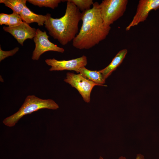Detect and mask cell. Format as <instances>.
<instances>
[{
    "instance_id": "obj_1",
    "label": "cell",
    "mask_w": 159,
    "mask_h": 159,
    "mask_svg": "<svg viewBox=\"0 0 159 159\" xmlns=\"http://www.w3.org/2000/svg\"><path fill=\"white\" fill-rule=\"evenodd\" d=\"M82 24L72 41L73 46L80 49H89L105 39L111 29L101 16L99 4L94 3L90 9L82 12Z\"/></svg>"
},
{
    "instance_id": "obj_9",
    "label": "cell",
    "mask_w": 159,
    "mask_h": 159,
    "mask_svg": "<svg viewBox=\"0 0 159 159\" xmlns=\"http://www.w3.org/2000/svg\"><path fill=\"white\" fill-rule=\"evenodd\" d=\"M3 28L4 31L12 35L22 46H23V43L26 39H34L36 35L37 30L24 22L17 26H4Z\"/></svg>"
},
{
    "instance_id": "obj_4",
    "label": "cell",
    "mask_w": 159,
    "mask_h": 159,
    "mask_svg": "<svg viewBox=\"0 0 159 159\" xmlns=\"http://www.w3.org/2000/svg\"><path fill=\"white\" fill-rule=\"evenodd\" d=\"M127 0H104L99 4L101 16L105 24L110 25L122 16L127 8Z\"/></svg>"
},
{
    "instance_id": "obj_17",
    "label": "cell",
    "mask_w": 159,
    "mask_h": 159,
    "mask_svg": "<svg viewBox=\"0 0 159 159\" xmlns=\"http://www.w3.org/2000/svg\"><path fill=\"white\" fill-rule=\"evenodd\" d=\"M19 50V48L16 47L14 49L8 51L3 50L0 47V62L9 56H12Z\"/></svg>"
},
{
    "instance_id": "obj_2",
    "label": "cell",
    "mask_w": 159,
    "mask_h": 159,
    "mask_svg": "<svg viewBox=\"0 0 159 159\" xmlns=\"http://www.w3.org/2000/svg\"><path fill=\"white\" fill-rule=\"evenodd\" d=\"M64 1H67V6L63 16L54 18L48 13L44 24L49 34L63 45L72 41L77 34L79 23L82 19V12L76 6L69 0Z\"/></svg>"
},
{
    "instance_id": "obj_14",
    "label": "cell",
    "mask_w": 159,
    "mask_h": 159,
    "mask_svg": "<svg viewBox=\"0 0 159 159\" xmlns=\"http://www.w3.org/2000/svg\"><path fill=\"white\" fill-rule=\"evenodd\" d=\"M62 0H28L27 1L39 7H45L54 9L57 7Z\"/></svg>"
},
{
    "instance_id": "obj_18",
    "label": "cell",
    "mask_w": 159,
    "mask_h": 159,
    "mask_svg": "<svg viewBox=\"0 0 159 159\" xmlns=\"http://www.w3.org/2000/svg\"><path fill=\"white\" fill-rule=\"evenodd\" d=\"M9 19V14L4 13L0 14V24L7 25Z\"/></svg>"
},
{
    "instance_id": "obj_7",
    "label": "cell",
    "mask_w": 159,
    "mask_h": 159,
    "mask_svg": "<svg viewBox=\"0 0 159 159\" xmlns=\"http://www.w3.org/2000/svg\"><path fill=\"white\" fill-rule=\"evenodd\" d=\"M46 63L51 67L50 71L73 70L79 73L80 69L85 67L87 64V57L83 55L75 59L69 60H57L54 58L47 59Z\"/></svg>"
},
{
    "instance_id": "obj_3",
    "label": "cell",
    "mask_w": 159,
    "mask_h": 159,
    "mask_svg": "<svg viewBox=\"0 0 159 159\" xmlns=\"http://www.w3.org/2000/svg\"><path fill=\"white\" fill-rule=\"evenodd\" d=\"M59 108L58 105L52 100L43 99L34 95L27 96L19 110L14 114L5 118L3 121L5 125L12 127L24 116L39 110L48 109L55 110Z\"/></svg>"
},
{
    "instance_id": "obj_16",
    "label": "cell",
    "mask_w": 159,
    "mask_h": 159,
    "mask_svg": "<svg viewBox=\"0 0 159 159\" xmlns=\"http://www.w3.org/2000/svg\"><path fill=\"white\" fill-rule=\"evenodd\" d=\"M9 20L7 26L10 27L17 26L23 22V21L19 14L13 12L9 14Z\"/></svg>"
},
{
    "instance_id": "obj_5",
    "label": "cell",
    "mask_w": 159,
    "mask_h": 159,
    "mask_svg": "<svg viewBox=\"0 0 159 159\" xmlns=\"http://www.w3.org/2000/svg\"><path fill=\"white\" fill-rule=\"evenodd\" d=\"M64 81L75 88L87 103L90 101V96L92 90L95 86H100L83 77L80 74H74L67 72Z\"/></svg>"
},
{
    "instance_id": "obj_6",
    "label": "cell",
    "mask_w": 159,
    "mask_h": 159,
    "mask_svg": "<svg viewBox=\"0 0 159 159\" xmlns=\"http://www.w3.org/2000/svg\"><path fill=\"white\" fill-rule=\"evenodd\" d=\"M49 37L45 31L43 32L39 28L37 29L36 35L33 39L35 46L32 57V60H38L41 55L47 51H53L61 53L64 52V49L63 48L51 42Z\"/></svg>"
},
{
    "instance_id": "obj_15",
    "label": "cell",
    "mask_w": 159,
    "mask_h": 159,
    "mask_svg": "<svg viewBox=\"0 0 159 159\" xmlns=\"http://www.w3.org/2000/svg\"><path fill=\"white\" fill-rule=\"evenodd\" d=\"M82 12L88 10L91 8L94 3L92 0H69Z\"/></svg>"
},
{
    "instance_id": "obj_12",
    "label": "cell",
    "mask_w": 159,
    "mask_h": 159,
    "mask_svg": "<svg viewBox=\"0 0 159 159\" xmlns=\"http://www.w3.org/2000/svg\"><path fill=\"white\" fill-rule=\"evenodd\" d=\"M79 73L87 79L100 86H107L103 85L105 82L106 79L99 70H91L83 67L80 69Z\"/></svg>"
},
{
    "instance_id": "obj_11",
    "label": "cell",
    "mask_w": 159,
    "mask_h": 159,
    "mask_svg": "<svg viewBox=\"0 0 159 159\" xmlns=\"http://www.w3.org/2000/svg\"><path fill=\"white\" fill-rule=\"evenodd\" d=\"M127 52L126 49L120 51L112 59L110 64L105 68L99 70L106 79L122 62Z\"/></svg>"
},
{
    "instance_id": "obj_10",
    "label": "cell",
    "mask_w": 159,
    "mask_h": 159,
    "mask_svg": "<svg viewBox=\"0 0 159 159\" xmlns=\"http://www.w3.org/2000/svg\"><path fill=\"white\" fill-rule=\"evenodd\" d=\"M19 15L23 22L28 24L36 22L39 26L43 25L48 16V14L45 15L36 14L26 6L24 7Z\"/></svg>"
},
{
    "instance_id": "obj_13",
    "label": "cell",
    "mask_w": 159,
    "mask_h": 159,
    "mask_svg": "<svg viewBox=\"0 0 159 159\" xmlns=\"http://www.w3.org/2000/svg\"><path fill=\"white\" fill-rule=\"evenodd\" d=\"M26 0H0V3L11 9L13 12L19 14L26 6Z\"/></svg>"
},
{
    "instance_id": "obj_19",
    "label": "cell",
    "mask_w": 159,
    "mask_h": 159,
    "mask_svg": "<svg viewBox=\"0 0 159 159\" xmlns=\"http://www.w3.org/2000/svg\"><path fill=\"white\" fill-rule=\"evenodd\" d=\"M99 159H105L101 156H100ZM118 159H126L125 157L121 156ZM135 159H145L144 156L141 154H138Z\"/></svg>"
},
{
    "instance_id": "obj_8",
    "label": "cell",
    "mask_w": 159,
    "mask_h": 159,
    "mask_svg": "<svg viewBox=\"0 0 159 159\" xmlns=\"http://www.w3.org/2000/svg\"><path fill=\"white\" fill-rule=\"evenodd\" d=\"M159 9V0H140L136 12L132 20L126 28L128 31L134 26L146 20L149 12L152 10Z\"/></svg>"
}]
</instances>
